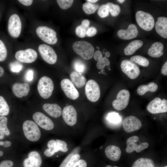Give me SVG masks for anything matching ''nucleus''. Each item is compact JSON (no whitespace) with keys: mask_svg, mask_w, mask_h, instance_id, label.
Segmentation results:
<instances>
[{"mask_svg":"<svg viewBox=\"0 0 167 167\" xmlns=\"http://www.w3.org/2000/svg\"><path fill=\"white\" fill-rule=\"evenodd\" d=\"M72 47L74 51L85 60H89L93 56L94 47L87 41H76L73 44Z\"/></svg>","mask_w":167,"mask_h":167,"instance_id":"nucleus-1","label":"nucleus"},{"mask_svg":"<svg viewBox=\"0 0 167 167\" xmlns=\"http://www.w3.org/2000/svg\"><path fill=\"white\" fill-rule=\"evenodd\" d=\"M23 129L25 137L28 140L36 142L39 139L40 130L37 125L32 121H25L23 125Z\"/></svg>","mask_w":167,"mask_h":167,"instance_id":"nucleus-2","label":"nucleus"},{"mask_svg":"<svg viewBox=\"0 0 167 167\" xmlns=\"http://www.w3.org/2000/svg\"><path fill=\"white\" fill-rule=\"evenodd\" d=\"M54 88V84L50 78L43 76L39 79L37 89L40 96L43 98L47 99L51 96Z\"/></svg>","mask_w":167,"mask_h":167,"instance_id":"nucleus-3","label":"nucleus"},{"mask_svg":"<svg viewBox=\"0 0 167 167\" xmlns=\"http://www.w3.org/2000/svg\"><path fill=\"white\" fill-rule=\"evenodd\" d=\"M135 18L138 25L145 31L152 30L154 26V19L149 13L139 11L136 13Z\"/></svg>","mask_w":167,"mask_h":167,"instance_id":"nucleus-4","label":"nucleus"},{"mask_svg":"<svg viewBox=\"0 0 167 167\" xmlns=\"http://www.w3.org/2000/svg\"><path fill=\"white\" fill-rule=\"evenodd\" d=\"M36 32L39 37L47 43L54 45L57 42L56 33L51 28L45 26H39L36 29Z\"/></svg>","mask_w":167,"mask_h":167,"instance_id":"nucleus-5","label":"nucleus"},{"mask_svg":"<svg viewBox=\"0 0 167 167\" xmlns=\"http://www.w3.org/2000/svg\"><path fill=\"white\" fill-rule=\"evenodd\" d=\"M47 145L48 148L45 151L44 154L47 157L53 156L59 151L66 152L68 150L66 143L60 139L51 140L48 142Z\"/></svg>","mask_w":167,"mask_h":167,"instance_id":"nucleus-6","label":"nucleus"},{"mask_svg":"<svg viewBox=\"0 0 167 167\" xmlns=\"http://www.w3.org/2000/svg\"><path fill=\"white\" fill-rule=\"evenodd\" d=\"M85 92L88 99L91 101L96 102L100 97V88L98 83L94 80L90 79L87 82Z\"/></svg>","mask_w":167,"mask_h":167,"instance_id":"nucleus-7","label":"nucleus"},{"mask_svg":"<svg viewBox=\"0 0 167 167\" xmlns=\"http://www.w3.org/2000/svg\"><path fill=\"white\" fill-rule=\"evenodd\" d=\"M122 71L130 79H136L140 73L139 67L134 62L126 59L123 60L120 65Z\"/></svg>","mask_w":167,"mask_h":167,"instance_id":"nucleus-8","label":"nucleus"},{"mask_svg":"<svg viewBox=\"0 0 167 167\" xmlns=\"http://www.w3.org/2000/svg\"><path fill=\"white\" fill-rule=\"evenodd\" d=\"M21 22L19 15L16 14L11 15L8 24V31L10 35L13 37H18L21 33Z\"/></svg>","mask_w":167,"mask_h":167,"instance_id":"nucleus-9","label":"nucleus"},{"mask_svg":"<svg viewBox=\"0 0 167 167\" xmlns=\"http://www.w3.org/2000/svg\"><path fill=\"white\" fill-rule=\"evenodd\" d=\"M147 110L152 114H157L166 112L167 101L165 99L161 100L156 97L150 101L147 107Z\"/></svg>","mask_w":167,"mask_h":167,"instance_id":"nucleus-10","label":"nucleus"},{"mask_svg":"<svg viewBox=\"0 0 167 167\" xmlns=\"http://www.w3.org/2000/svg\"><path fill=\"white\" fill-rule=\"evenodd\" d=\"M38 50L43 59L47 63L53 64L57 59V56L54 49L50 46L44 44L39 45Z\"/></svg>","mask_w":167,"mask_h":167,"instance_id":"nucleus-11","label":"nucleus"},{"mask_svg":"<svg viewBox=\"0 0 167 167\" xmlns=\"http://www.w3.org/2000/svg\"><path fill=\"white\" fill-rule=\"evenodd\" d=\"M129 92L126 89L120 90L118 93L116 99L113 100L112 105L113 107L118 111L125 109L128 105L129 100Z\"/></svg>","mask_w":167,"mask_h":167,"instance_id":"nucleus-12","label":"nucleus"},{"mask_svg":"<svg viewBox=\"0 0 167 167\" xmlns=\"http://www.w3.org/2000/svg\"><path fill=\"white\" fill-rule=\"evenodd\" d=\"M139 138L136 135H134L129 138L126 140L127 146L126 151L127 153H131L134 151L137 153L147 148L149 146L148 143L146 142L140 143L138 144Z\"/></svg>","mask_w":167,"mask_h":167,"instance_id":"nucleus-13","label":"nucleus"},{"mask_svg":"<svg viewBox=\"0 0 167 167\" xmlns=\"http://www.w3.org/2000/svg\"><path fill=\"white\" fill-rule=\"evenodd\" d=\"M37 57V54L36 51L30 48L19 50L15 54V58L18 61L25 63H31L34 62Z\"/></svg>","mask_w":167,"mask_h":167,"instance_id":"nucleus-14","label":"nucleus"},{"mask_svg":"<svg viewBox=\"0 0 167 167\" xmlns=\"http://www.w3.org/2000/svg\"><path fill=\"white\" fill-rule=\"evenodd\" d=\"M122 126L124 130L127 133H130L140 129L142 126L141 121L134 116L126 117L122 122Z\"/></svg>","mask_w":167,"mask_h":167,"instance_id":"nucleus-15","label":"nucleus"},{"mask_svg":"<svg viewBox=\"0 0 167 167\" xmlns=\"http://www.w3.org/2000/svg\"><path fill=\"white\" fill-rule=\"evenodd\" d=\"M32 117L36 123L43 129L51 130L54 128L53 121L41 112H36L33 114Z\"/></svg>","mask_w":167,"mask_h":167,"instance_id":"nucleus-16","label":"nucleus"},{"mask_svg":"<svg viewBox=\"0 0 167 167\" xmlns=\"http://www.w3.org/2000/svg\"><path fill=\"white\" fill-rule=\"evenodd\" d=\"M61 86L65 95L68 98L75 100L79 96L78 91L72 83L68 79H64L61 82Z\"/></svg>","mask_w":167,"mask_h":167,"instance_id":"nucleus-17","label":"nucleus"},{"mask_svg":"<svg viewBox=\"0 0 167 167\" xmlns=\"http://www.w3.org/2000/svg\"><path fill=\"white\" fill-rule=\"evenodd\" d=\"M63 118L68 125L72 126L75 124L77 120V114L75 108L71 105L64 107L62 112Z\"/></svg>","mask_w":167,"mask_h":167,"instance_id":"nucleus-18","label":"nucleus"},{"mask_svg":"<svg viewBox=\"0 0 167 167\" xmlns=\"http://www.w3.org/2000/svg\"><path fill=\"white\" fill-rule=\"evenodd\" d=\"M42 159L40 154L36 151L30 152L28 157L24 161V167H40L42 164Z\"/></svg>","mask_w":167,"mask_h":167,"instance_id":"nucleus-19","label":"nucleus"},{"mask_svg":"<svg viewBox=\"0 0 167 167\" xmlns=\"http://www.w3.org/2000/svg\"><path fill=\"white\" fill-rule=\"evenodd\" d=\"M138 31L137 27L134 24H131L126 29H120L117 32L118 36L121 39L129 40L135 38L138 35Z\"/></svg>","mask_w":167,"mask_h":167,"instance_id":"nucleus-20","label":"nucleus"},{"mask_svg":"<svg viewBox=\"0 0 167 167\" xmlns=\"http://www.w3.org/2000/svg\"><path fill=\"white\" fill-rule=\"evenodd\" d=\"M30 90L29 85L27 83H16L12 86V90L14 94L18 98L27 96Z\"/></svg>","mask_w":167,"mask_h":167,"instance_id":"nucleus-21","label":"nucleus"},{"mask_svg":"<svg viewBox=\"0 0 167 167\" xmlns=\"http://www.w3.org/2000/svg\"><path fill=\"white\" fill-rule=\"evenodd\" d=\"M157 33L162 37L167 38V18L165 17H159L157 18L155 25Z\"/></svg>","mask_w":167,"mask_h":167,"instance_id":"nucleus-22","label":"nucleus"},{"mask_svg":"<svg viewBox=\"0 0 167 167\" xmlns=\"http://www.w3.org/2000/svg\"><path fill=\"white\" fill-rule=\"evenodd\" d=\"M105 152L106 157L113 161H118L121 155V151L120 148L114 145H110L107 147Z\"/></svg>","mask_w":167,"mask_h":167,"instance_id":"nucleus-23","label":"nucleus"},{"mask_svg":"<svg viewBox=\"0 0 167 167\" xmlns=\"http://www.w3.org/2000/svg\"><path fill=\"white\" fill-rule=\"evenodd\" d=\"M43 109L50 116L57 118L61 116L62 109L57 104L45 103L43 105Z\"/></svg>","mask_w":167,"mask_h":167,"instance_id":"nucleus-24","label":"nucleus"},{"mask_svg":"<svg viewBox=\"0 0 167 167\" xmlns=\"http://www.w3.org/2000/svg\"><path fill=\"white\" fill-rule=\"evenodd\" d=\"M164 46L161 43L156 42L153 43L148 50V54L153 58H159L164 53L163 50Z\"/></svg>","mask_w":167,"mask_h":167,"instance_id":"nucleus-25","label":"nucleus"},{"mask_svg":"<svg viewBox=\"0 0 167 167\" xmlns=\"http://www.w3.org/2000/svg\"><path fill=\"white\" fill-rule=\"evenodd\" d=\"M71 82L78 88L84 86L86 82V79L82 74L76 71H72L70 75Z\"/></svg>","mask_w":167,"mask_h":167,"instance_id":"nucleus-26","label":"nucleus"},{"mask_svg":"<svg viewBox=\"0 0 167 167\" xmlns=\"http://www.w3.org/2000/svg\"><path fill=\"white\" fill-rule=\"evenodd\" d=\"M143 43L140 40H135L131 42L124 49V53L126 55H130L143 45Z\"/></svg>","mask_w":167,"mask_h":167,"instance_id":"nucleus-27","label":"nucleus"},{"mask_svg":"<svg viewBox=\"0 0 167 167\" xmlns=\"http://www.w3.org/2000/svg\"><path fill=\"white\" fill-rule=\"evenodd\" d=\"M158 88L157 84L153 82L149 83L147 85H142L137 88V92L138 95L142 96L148 91L154 92L157 91Z\"/></svg>","mask_w":167,"mask_h":167,"instance_id":"nucleus-28","label":"nucleus"},{"mask_svg":"<svg viewBox=\"0 0 167 167\" xmlns=\"http://www.w3.org/2000/svg\"><path fill=\"white\" fill-rule=\"evenodd\" d=\"M153 161L149 158H140L136 160L132 167H154Z\"/></svg>","mask_w":167,"mask_h":167,"instance_id":"nucleus-29","label":"nucleus"},{"mask_svg":"<svg viewBox=\"0 0 167 167\" xmlns=\"http://www.w3.org/2000/svg\"><path fill=\"white\" fill-rule=\"evenodd\" d=\"M106 120L107 122L113 125H119L122 122L121 117L119 114L115 112H111L106 115Z\"/></svg>","mask_w":167,"mask_h":167,"instance_id":"nucleus-30","label":"nucleus"},{"mask_svg":"<svg viewBox=\"0 0 167 167\" xmlns=\"http://www.w3.org/2000/svg\"><path fill=\"white\" fill-rule=\"evenodd\" d=\"M130 60L134 63L144 67L148 66L149 65V61L146 58L141 55H135L131 57Z\"/></svg>","mask_w":167,"mask_h":167,"instance_id":"nucleus-31","label":"nucleus"},{"mask_svg":"<svg viewBox=\"0 0 167 167\" xmlns=\"http://www.w3.org/2000/svg\"><path fill=\"white\" fill-rule=\"evenodd\" d=\"M99 5L97 4H94L87 2L83 5L84 11L87 14H93L98 8Z\"/></svg>","mask_w":167,"mask_h":167,"instance_id":"nucleus-32","label":"nucleus"},{"mask_svg":"<svg viewBox=\"0 0 167 167\" xmlns=\"http://www.w3.org/2000/svg\"><path fill=\"white\" fill-rule=\"evenodd\" d=\"M10 109L6 101L0 96V116L7 115L9 113Z\"/></svg>","mask_w":167,"mask_h":167,"instance_id":"nucleus-33","label":"nucleus"},{"mask_svg":"<svg viewBox=\"0 0 167 167\" xmlns=\"http://www.w3.org/2000/svg\"><path fill=\"white\" fill-rule=\"evenodd\" d=\"M7 118L5 116H0V131L4 135H9L10 132L7 127Z\"/></svg>","mask_w":167,"mask_h":167,"instance_id":"nucleus-34","label":"nucleus"},{"mask_svg":"<svg viewBox=\"0 0 167 167\" xmlns=\"http://www.w3.org/2000/svg\"><path fill=\"white\" fill-rule=\"evenodd\" d=\"M73 66L76 72L81 74L84 73L86 70V66L85 64L79 59H77L74 61Z\"/></svg>","mask_w":167,"mask_h":167,"instance_id":"nucleus-35","label":"nucleus"},{"mask_svg":"<svg viewBox=\"0 0 167 167\" xmlns=\"http://www.w3.org/2000/svg\"><path fill=\"white\" fill-rule=\"evenodd\" d=\"M106 5L108 7L109 12L112 16L115 17L118 15L121 11L119 5L111 2H108Z\"/></svg>","mask_w":167,"mask_h":167,"instance_id":"nucleus-36","label":"nucleus"},{"mask_svg":"<svg viewBox=\"0 0 167 167\" xmlns=\"http://www.w3.org/2000/svg\"><path fill=\"white\" fill-rule=\"evenodd\" d=\"M57 2L61 9L66 10L71 6L74 1L73 0H57Z\"/></svg>","mask_w":167,"mask_h":167,"instance_id":"nucleus-37","label":"nucleus"},{"mask_svg":"<svg viewBox=\"0 0 167 167\" xmlns=\"http://www.w3.org/2000/svg\"><path fill=\"white\" fill-rule=\"evenodd\" d=\"M9 66L11 71L15 73L20 72L23 67L22 64L17 61L11 62Z\"/></svg>","mask_w":167,"mask_h":167,"instance_id":"nucleus-38","label":"nucleus"},{"mask_svg":"<svg viewBox=\"0 0 167 167\" xmlns=\"http://www.w3.org/2000/svg\"><path fill=\"white\" fill-rule=\"evenodd\" d=\"M7 56V50L6 47L3 42L0 40V62L4 61Z\"/></svg>","mask_w":167,"mask_h":167,"instance_id":"nucleus-39","label":"nucleus"},{"mask_svg":"<svg viewBox=\"0 0 167 167\" xmlns=\"http://www.w3.org/2000/svg\"><path fill=\"white\" fill-rule=\"evenodd\" d=\"M109 11L107 6L106 4H103L99 8L98 14L101 18L107 17L109 15Z\"/></svg>","mask_w":167,"mask_h":167,"instance_id":"nucleus-40","label":"nucleus"},{"mask_svg":"<svg viewBox=\"0 0 167 167\" xmlns=\"http://www.w3.org/2000/svg\"><path fill=\"white\" fill-rule=\"evenodd\" d=\"M88 28L81 25H79L75 29L76 34L80 37H84L86 35V32Z\"/></svg>","mask_w":167,"mask_h":167,"instance_id":"nucleus-41","label":"nucleus"},{"mask_svg":"<svg viewBox=\"0 0 167 167\" xmlns=\"http://www.w3.org/2000/svg\"><path fill=\"white\" fill-rule=\"evenodd\" d=\"M110 64V62L109 59L104 57L97 62L96 66L98 69L101 70L104 69L106 66L109 65Z\"/></svg>","mask_w":167,"mask_h":167,"instance_id":"nucleus-42","label":"nucleus"},{"mask_svg":"<svg viewBox=\"0 0 167 167\" xmlns=\"http://www.w3.org/2000/svg\"><path fill=\"white\" fill-rule=\"evenodd\" d=\"M80 157V156L79 154H73L68 161L65 167H72L79 160Z\"/></svg>","mask_w":167,"mask_h":167,"instance_id":"nucleus-43","label":"nucleus"},{"mask_svg":"<svg viewBox=\"0 0 167 167\" xmlns=\"http://www.w3.org/2000/svg\"><path fill=\"white\" fill-rule=\"evenodd\" d=\"M13 164V162L11 161L4 160L0 162V167H12Z\"/></svg>","mask_w":167,"mask_h":167,"instance_id":"nucleus-44","label":"nucleus"},{"mask_svg":"<svg viewBox=\"0 0 167 167\" xmlns=\"http://www.w3.org/2000/svg\"><path fill=\"white\" fill-rule=\"evenodd\" d=\"M33 78V71L31 69H29L26 71L25 75L26 80L28 81H32Z\"/></svg>","mask_w":167,"mask_h":167,"instance_id":"nucleus-45","label":"nucleus"},{"mask_svg":"<svg viewBox=\"0 0 167 167\" xmlns=\"http://www.w3.org/2000/svg\"><path fill=\"white\" fill-rule=\"evenodd\" d=\"M97 32V30L94 27H92L89 28L86 32V35L89 37H92L96 35Z\"/></svg>","mask_w":167,"mask_h":167,"instance_id":"nucleus-46","label":"nucleus"},{"mask_svg":"<svg viewBox=\"0 0 167 167\" xmlns=\"http://www.w3.org/2000/svg\"><path fill=\"white\" fill-rule=\"evenodd\" d=\"M72 167H87V163L84 160H79Z\"/></svg>","mask_w":167,"mask_h":167,"instance_id":"nucleus-47","label":"nucleus"},{"mask_svg":"<svg viewBox=\"0 0 167 167\" xmlns=\"http://www.w3.org/2000/svg\"><path fill=\"white\" fill-rule=\"evenodd\" d=\"M93 58L96 61H99L103 58V55L101 52L100 50H97L94 53Z\"/></svg>","mask_w":167,"mask_h":167,"instance_id":"nucleus-48","label":"nucleus"},{"mask_svg":"<svg viewBox=\"0 0 167 167\" xmlns=\"http://www.w3.org/2000/svg\"><path fill=\"white\" fill-rule=\"evenodd\" d=\"M73 155V153H71L69 154L63 161L59 167H65L68 161Z\"/></svg>","mask_w":167,"mask_h":167,"instance_id":"nucleus-49","label":"nucleus"},{"mask_svg":"<svg viewBox=\"0 0 167 167\" xmlns=\"http://www.w3.org/2000/svg\"><path fill=\"white\" fill-rule=\"evenodd\" d=\"M18 1L23 5L26 6L31 5L33 2L32 0H19Z\"/></svg>","mask_w":167,"mask_h":167,"instance_id":"nucleus-50","label":"nucleus"},{"mask_svg":"<svg viewBox=\"0 0 167 167\" xmlns=\"http://www.w3.org/2000/svg\"><path fill=\"white\" fill-rule=\"evenodd\" d=\"M161 72L164 75H167V61H166L162 66Z\"/></svg>","mask_w":167,"mask_h":167,"instance_id":"nucleus-51","label":"nucleus"},{"mask_svg":"<svg viewBox=\"0 0 167 167\" xmlns=\"http://www.w3.org/2000/svg\"><path fill=\"white\" fill-rule=\"evenodd\" d=\"M11 142L9 141H0V145L3 146L5 148L9 147L11 146Z\"/></svg>","mask_w":167,"mask_h":167,"instance_id":"nucleus-52","label":"nucleus"},{"mask_svg":"<svg viewBox=\"0 0 167 167\" xmlns=\"http://www.w3.org/2000/svg\"><path fill=\"white\" fill-rule=\"evenodd\" d=\"M89 24L90 21L87 19H84L81 23V25L88 28H89Z\"/></svg>","mask_w":167,"mask_h":167,"instance_id":"nucleus-53","label":"nucleus"},{"mask_svg":"<svg viewBox=\"0 0 167 167\" xmlns=\"http://www.w3.org/2000/svg\"><path fill=\"white\" fill-rule=\"evenodd\" d=\"M4 72L3 68L0 66V77L2 76L4 74Z\"/></svg>","mask_w":167,"mask_h":167,"instance_id":"nucleus-54","label":"nucleus"},{"mask_svg":"<svg viewBox=\"0 0 167 167\" xmlns=\"http://www.w3.org/2000/svg\"><path fill=\"white\" fill-rule=\"evenodd\" d=\"M110 53L108 51L105 54V57L107 58H109L110 56Z\"/></svg>","mask_w":167,"mask_h":167,"instance_id":"nucleus-55","label":"nucleus"},{"mask_svg":"<svg viewBox=\"0 0 167 167\" xmlns=\"http://www.w3.org/2000/svg\"><path fill=\"white\" fill-rule=\"evenodd\" d=\"M4 138V134L2 133L1 131H0V139H3Z\"/></svg>","mask_w":167,"mask_h":167,"instance_id":"nucleus-56","label":"nucleus"},{"mask_svg":"<svg viewBox=\"0 0 167 167\" xmlns=\"http://www.w3.org/2000/svg\"><path fill=\"white\" fill-rule=\"evenodd\" d=\"M86 1L91 3H95L98 1L97 0H87Z\"/></svg>","mask_w":167,"mask_h":167,"instance_id":"nucleus-57","label":"nucleus"},{"mask_svg":"<svg viewBox=\"0 0 167 167\" xmlns=\"http://www.w3.org/2000/svg\"><path fill=\"white\" fill-rule=\"evenodd\" d=\"M117 1H118L120 3H123L125 1V0H117Z\"/></svg>","mask_w":167,"mask_h":167,"instance_id":"nucleus-58","label":"nucleus"},{"mask_svg":"<svg viewBox=\"0 0 167 167\" xmlns=\"http://www.w3.org/2000/svg\"><path fill=\"white\" fill-rule=\"evenodd\" d=\"M3 155V152L2 151H0V156H2Z\"/></svg>","mask_w":167,"mask_h":167,"instance_id":"nucleus-59","label":"nucleus"},{"mask_svg":"<svg viewBox=\"0 0 167 167\" xmlns=\"http://www.w3.org/2000/svg\"><path fill=\"white\" fill-rule=\"evenodd\" d=\"M101 73L102 74H105V70L103 69L101 70V71H100Z\"/></svg>","mask_w":167,"mask_h":167,"instance_id":"nucleus-60","label":"nucleus"},{"mask_svg":"<svg viewBox=\"0 0 167 167\" xmlns=\"http://www.w3.org/2000/svg\"><path fill=\"white\" fill-rule=\"evenodd\" d=\"M107 52V50H106L105 49H104L103 51V52L104 54H105Z\"/></svg>","mask_w":167,"mask_h":167,"instance_id":"nucleus-61","label":"nucleus"},{"mask_svg":"<svg viewBox=\"0 0 167 167\" xmlns=\"http://www.w3.org/2000/svg\"><path fill=\"white\" fill-rule=\"evenodd\" d=\"M105 167H118L117 166H114L113 167H112L111 165H108L106 166Z\"/></svg>","mask_w":167,"mask_h":167,"instance_id":"nucleus-62","label":"nucleus"},{"mask_svg":"<svg viewBox=\"0 0 167 167\" xmlns=\"http://www.w3.org/2000/svg\"><path fill=\"white\" fill-rule=\"evenodd\" d=\"M96 48L98 50H99L100 49V48H99V47L96 46Z\"/></svg>","mask_w":167,"mask_h":167,"instance_id":"nucleus-63","label":"nucleus"},{"mask_svg":"<svg viewBox=\"0 0 167 167\" xmlns=\"http://www.w3.org/2000/svg\"><path fill=\"white\" fill-rule=\"evenodd\" d=\"M164 167H167V166H165Z\"/></svg>","mask_w":167,"mask_h":167,"instance_id":"nucleus-64","label":"nucleus"}]
</instances>
